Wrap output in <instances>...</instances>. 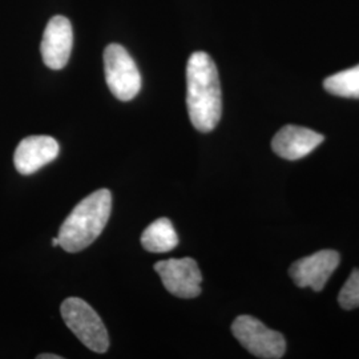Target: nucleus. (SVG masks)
<instances>
[{
  "label": "nucleus",
  "instance_id": "obj_3",
  "mask_svg": "<svg viewBox=\"0 0 359 359\" xmlns=\"http://www.w3.org/2000/svg\"><path fill=\"white\" fill-rule=\"evenodd\" d=\"M60 313L68 329L84 346L100 354L108 350L109 338L103 321L84 299L67 298L62 304Z\"/></svg>",
  "mask_w": 359,
  "mask_h": 359
},
{
  "label": "nucleus",
  "instance_id": "obj_14",
  "mask_svg": "<svg viewBox=\"0 0 359 359\" xmlns=\"http://www.w3.org/2000/svg\"><path fill=\"white\" fill-rule=\"evenodd\" d=\"M38 359H63V357L56 354H40L38 355Z\"/></svg>",
  "mask_w": 359,
  "mask_h": 359
},
{
  "label": "nucleus",
  "instance_id": "obj_11",
  "mask_svg": "<svg viewBox=\"0 0 359 359\" xmlns=\"http://www.w3.org/2000/svg\"><path fill=\"white\" fill-rule=\"evenodd\" d=\"M142 245L151 253H167L179 245V236L170 219L158 218L142 231Z\"/></svg>",
  "mask_w": 359,
  "mask_h": 359
},
{
  "label": "nucleus",
  "instance_id": "obj_1",
  "mask_svg": "<svg viewBox=\"0 0 359 359\" xmlns=\"http://www.w3.org/2000/svg\"><path fill=\"white\" fill-rule=\"evenodd\" d=\"M187 105L193 127L210 132L222 114L217 67L206 52H194L187 65Z\"/></svg>",
  "mask_w": 359,
  "mask_h": 359
},
{
  "label": "nucleus",
  "instance_id": "obj_10",
  "mask_svg": "<svg viewBox=\"0 0 359 359\" xmlns=\"http://www.w3.org/2000/svg\"><path fill=\"white\" fill-rule=\"evenodd\" d=\"M323 140V135L316 130L298 126H286L273 137L271 148L285 160L295 161L311 154Z\"/></svg>",
  "mask_w": 359,
  "mask_h": 359
},
{
  "label": "nucleus",
  "instance_id": "obj_4",
  "mask_svg": "<svg viewBox=\"0 0 359 359\" xmlns=\"http://www.w3.org/2000/svg\"><path fill=\"white\" fill-rule=\"evenodd\" d=\"M105 81L112 95L121 102H129L142 90V75L129 55L120 44H109L104 51Z\"/></svg>",
  "mask_w": 359,
  "mask_h": 359
},
{
  "label": "nucleus",
  "instance_id": "obj_8",
  "mask_svg": "<svg viewBox=\"0 0 359 359\" xmlns=\"http://www.w3.org/2000/svg\"><path fill=\"white\" fill-rule=\"evenodd\" d=\"M74 31L65 16H53L44 29L40 51L44 65L51 69L65 68L72 51Z\"/></svg>",
  "mask_w": 359,
  "mask_h": 359
},
{
  "label": "nucleus",
  "instance_id": "obj_12",
  "mask_svg": "<svg viewBox=\"0 0 359 359\" xmlns=\"http://www.w3.org/2000/svg\"><path fill=\"white\" fill-rule=\"evenodd\" d=\"M323 87L335 96L359 99V65L327 77Z\"/></svg>",
  "mask_w": 359,
  "mask_h": 359
},
{
  "label": "nucleus",
  "instance_id": "obj_13",
  "mask_svg": "<svg viewBox=\"0 0 359 359\" xmlns=\"http://www.w3.org/2000/svg\"><path fill=\"white\" fill-rule=\"evenodd\" d=\"M339 305L345 310L359 308V269L353 270L338 295Z\"/></svg>",
  "mask_w": 359,
  "mask_h": 359
},
{
  "label": "nucleus",
  "instance_id": "obj_2",
  "mask_svg": "<svg viewBox=\"0 0 359 359\" xmlns=\"http://www.w3.org/2000/svg\"><path fill=\"white\" fill-rule=\"evenodd\" d=\"M112 210V193L99 189L77 204L59 231V245L76 253L90 246L104 231Z\"/></svg>",
  "mask_w": 359,
  "mask_h": 359
},
{
  "label": "nucleus",
  "instance_id": "obj_6",
  "mask_svg": "<svg viewBox=\"0 0 359 359\" xmlns=\"http://www.w3.org/2000/svg\"><path fill=\"white\" fill-rule=\"evenodd\" d=\"M164 287L170 294L191 299L201 294L203 276L197 262L191 258H170L154 264Z\"/></svg>",
  "mask_w": 359,
  "mask_h": 359
},
{
  "label": "nucleus",
  "instance_id": "obj_15",
  "mask_svg": "<svg viewBox=\"0 0 359 359\" xmlns=\"http://www.w3.org/2000/svg\"><path fill=\"white\" fill-rule=\"evenodd\" d=\"M52 245H53V246H57V245H59V238H57V237L52 238ZM59 246H60V245H59Z\"/></svg>",
  "mask_w": 359,
  "mask_h": 359
},
{
  "label": "nucleus",
  "instance_id": "obj_5",
  "mask_svg": "<svg viewBox=\"0 0 359 359\" xmlns=\"http://www.w3.org/2000/svg\"><path fill=\"white\" fill-rule=\"evenodd\" d=\"M231 333L236 339L258 358L278 359L286 351L283 334L271 330L252 316H240L231 323Z\"/></svg>",
  "mask_w": 359,
  "mask_h": 359
},
{
  "label": "nucleus",
  "instance_id": "obj_9",
  "mask_svg": "<svg viewBox=\"0 0 359 359\" xmlns=\"http://www.w3.org/2000/svg\"><path fill=\"white\" fill-rule=\"evenodd\" d=\"M59 142L51 136H28L19 142L13 164L20 175H32L59 156Z\"/></svg>",
  "mask_w": 359,
  "mask_h": 359
},
{
  "label": "nucleus",
  "instance_id": "obj_7",
  "mask_svg": "<svg viewBox=\"0 0 359 359\" xmlns=\"http://www.w3.org/2000/svg\"><path fill=\"white\" fill-rule=\"evenodd\" d=\"M339 255L335 250H320L311 256L304 257L290 268V277L298 287H311L321 292L334 270L339 265Z\"/></svg>",
  "mask_w": 359,
  "mask_h": 359
}]
</instances>
